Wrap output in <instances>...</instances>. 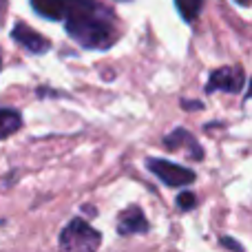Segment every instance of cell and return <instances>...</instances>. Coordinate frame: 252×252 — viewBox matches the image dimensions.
<instances>
[{
  "label": "cell",
  "mask_w": 252,
  "mask_h": 252,
  "mask_svg": "<svg viewBox=\"0 0 252 252\" xmlns=\"http://www.w3.org/2000/svg\"><path fill=\"white\" fill-rule=\"evenodd\" d=\"M40 18L60 20L71 40L87 51H109L120 40L118 16L100 0H29Z\"/></svg>",
  "instance_id": "cell-1"
},
{
  "label": "cell",
  "mask_w": 252,
  "mask_h": 252,
  "mask_svg": "<svg viewBox=\"0 0 252 252\" xmlns=\"http://www.w3.org/2000/svg\"><path fill=\"white\" fill-rule=\"evenodd\" d=\"M58 244L62 250L69 252H93L102 246V235L100 230L84 221L82 217H73L64 228H62Z\"/></svg>",
  "instance_id": "cell-2"
},
{
  "label": "cell",
  "mask_w": 252,
  "mask_h": 252,
  "mask_svg": "<svg viewBox=\"0 0 252 252\" xmlns=\"http://www.w3.org/2000/svg\"><path fill=\"white\" fill-rule=\"evenodd\" d=\"M146 168L168 188L190 186L197 179V173L192 168H186V166L175 164V161H168V159H159V157H148Z\"/></svg>",
  "instance_id": "cell-3"
},
{
  "label": "cell",
  "mask_w": 252,
  "mask_h": 252,
  "mask_svg": "<svg viewBox=\"0 0 252 252\" xmlns=\"http://www.w3.org/2000/svg\"><path fill=\"white\" fill-rule=\"evenodd\" d=\"M246 82H248V75H246L244 66L241 64H228V66H219V69H213L208 75V82H206L204 91L208 93H230V95H237L246 89Z\"/></svg>",
  "instance_id": "cell-4"
},
{
  "label": "cell",
  "mask_w": 252,
  "mask_h": 252,
  "mask_svg": "<svg viewBox=\"0 0 252 252\" xmlns=\"http://www.w3.org/2000/svg\"><path fill=\"white\" fill-rule=\"evenodd\" d=\"M11 40L31 56H44V53L51 51V40L47 35H42L40 31H35L33 27H29L27 22H16L13 25Z\"/></svg>",
  "instance_id": "cell-5"
},
{
  "label": "cell",
  "mask_w": 252,
  "mask_h": 252,
  "mask_svg": "<svg viewBox=\"0 0 252 252\" xmlns=\"http://www.w3.org/2000/svg\"><path fill=\"white\" fill-rule=\"evenodd\" d=\"M161 146H164L166 151H182L184 148L186 155L190 157L192 161H201L206 157L204 148L197 142V137L188 128H184V126H177V128H173L170 133H166L164 137H161Z\"/></svg>",
  "instance_id": "cell-6"
},
{
  "label": "cell",
  "mask_w": 252,
  "mask_h": 252,
  "mask_svg": "<svg viewBox=\"0 0 252 252\" xmlns=\"http://www.w3.org/2000/svg\"><path fill=\"white\" fill-rule=\"evenodd\" d=\"M151 230L144 210L137 204H130L118 215V235L120 237H133V235H146Z\"/></svg>",
  "instance_id": "cell-7"
},
{
  "label": "cell",
  "mask_w": 252,
  "mask_h": 252,
  "mask_svg": "<svg viewBox=\"0 0 252 252\" xmlns=\"http://www.w3.org/2000/svg\"><path fill=\"white\" fill-rule=\"evenodd\" d=\"M22 124H25V120H22L20 111L11 109V106H0V142L16 135L22 128Z\"/></svg>",
  "instance_id": "cell-8"
},
{
  "label": "cell",
  "mask_w": 252,
  "mask_h": 252,
  "mask_svg": "<svg viewBox=\"0 0 252 252\" xmlns=\"http://www.w3.org/2000/svg\"><path fill=\"white\" fill-rule=\"evenodd\" d=\"M175 9L184 18V22L190 25V22L197 20V16L204 9V0H175Z\"/></svg>",
  "instance_id": "cell-9"
},
{
  "label": "cell",
  "mask_w": 252,
  "mask_h": 252,
  "mask_svg": "<svg viewBox=\"0 0 252 252\" xmlns=\"http://www.w3.org/2000/svg\"><path fill=\"white\" fill-rule=\"evenodd\" d=\"M197 204H199V199H197L195 192L190 190H182L177 195V208L182 210V213H188V210H195Z\"/></svg>",
  "instance_id": "cell-10"
},
{
  "label": "cell",
  "mask_w": 252,
  "mask_h": 252,
  "mask_svg": "<svg viewBox=\"0 0 252 252\" xmlns=\"http://www.w3.org/2000/svg\"><path fill=\"white\" fill-rule=\"evenodd\" d=\"M219 244L223 246V248H228V250H237V252H244L246 248L239 244V241H235V239H230V237H221L219 239Z\"/></svg>",
  "instance_id": "cell-11"
},
{
  "label": "cell",
  "mask_w": 252,
  "mask_h": 252,
  "mask_svg": "<svg viewBox=\"0 0 252 252\" xmlns=\"http://www.w3.org/2000/svg\"><path fill=\"white\" fill-rule=\"evenodd\" d=\"M182 106H184V109L201 111V109H204V102H199V100H195V102H190V100H182Z\"/></svg>",
  "instance_id": "cell-12"
},
{
  "label": "cell",
  "mask_w": 252,
  "mask_h": 252,
  "mask_svg": "<svg viewBox=\"0 0 252 252\" xmlns=\"http://www.w3.org/2000/svg\"><path fill=\"white\" fill-rule=\"evenodd\" d=\"M0 11L7 13V0H0ZM0 18H2V13H0Z\"/></svg>",
  "instance_id": "cell-13"
},
{
  "label": "cell",
  "mask_w": 252,
  "mask_h": 252,
  "mask_svg": "<svg viewBox=\"0 0 252 252\" xmlns=\"http://www.w3.org/2000/svg\"><path fill=\"white\" fill-rule=\"evenodd\" d=\"M235 2L239 4V7H248V2H250V0H235Z\"/></svg>",
  "instance_id": "cell-14"
},
{
  "label": "cell",
  "mask_w": 252,
  "mask_h": 252,
  "mask_svg": "<svg viewBox=\"0 0 252 252\" xmlns=\"http://www.w3.org/2000/svg\"><path fill=\"white\" fill-rule=\"evenodd\" d=\"M113 2H130V0H113Z\"/></svg>",
  "instance_id": "cell-15"
},
{
  "label": "cell",
  "mask_w": 252,
  "mask_h": 252,
  "mask_svg": "<svg viewBox=\"0 0 252 252\" xmlns=\"http://www.w3.org/2000/svg\"><path fill=\"white\" fill-rule=\"evenodd\" d=\"M0 69H2V53H0Z\"/></svg>",
  "instance_id": "cell-16"
}]
</instances>
